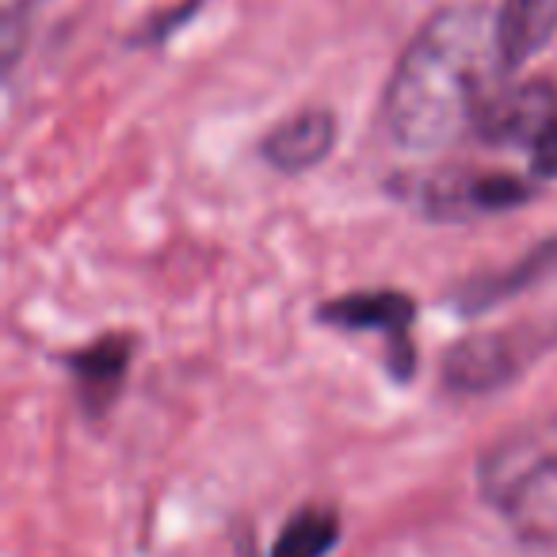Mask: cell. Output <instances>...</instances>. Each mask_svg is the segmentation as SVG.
I'll use <instances>...</instances> for the list:
<instances>
[{
    "mask_svg": "<svg viewBox=\"0 0 557 557\" xmlns=\"http://www.w3.org/2000/svg\"><path fill=\"white\" fill-rule=\"evenodd\" d=\"M473 134L488 141V149L523 157L527 176L539 187L557 180V85L527 81L519 88H500Z\"/></svg>",
    "mask_w": 557,
    "mask_h": 557,
    "instance_id": "cell-3",
    "label": "cell"
},
{
    "mask_svg": "<svg viewBox=\"0 0 557 557\" xmlns=\"http://www.w3.org/2000/svg\"><path fill=\"white\" fill-rule=\"evenodd\" d=\"M318 318L344 333H379L386 336L389 371L394 379H409L417 351H412V321H417V302L401 290H356V295L329 298L318 310Z\"/></svg>",
    "mask_w": 557,
    "mask_h": 557,
    "instance_id": "cell-5",
    "label": "cell"
},
{
    "mask_svg": "<svg viewBox=\"0 0 557 557\" xmlns=\"http://www.w3.org/2000/svg\"><path fill=\"white\" fill-rule=\"evenodd\" d=\"M202 9V0H187V4H176L172 12H164V16H153L146 27H141V35L134 42H164L172 32H180V27L187 24V20L195 16V12Z\"/></svg>",
    "mask_w": 557,
    "mask_h": 557,
    "instance_id": "cell-12",
    "label": "cell"
},
{
    "mask_svg": "<svg viewBox=\"0 0 557 557\" xmlns=\"http://www.w3.org/2000/svg\"><path fill=\"white\" fill-rule=\"evenodd\" d=\"M504 70L516 73L557 35V0H504L496 9Z\"/></svg>",
    "mask_w": 557,
    "mask_h": 557,
    "instance_id": "cell-9",
    "label": "cell"
},
{
    "mask_svg": "<svg viewBox=\"0 0 557 557\" xmlns=\"http://www.w3.org/2000/svg\"><path fill=\"white\" fill-rule=\"evenodd\" d=\"M341 539V519L333 508H302L278 531L271 557H325Z\"/></svg>",
    "mask_w": 557,
    "mask_h": 557,
    "instance_id": "cell-11",
    "label": "cell"
},
{
    "mask_svg": "<svg viewBox=\"0 0 557 557\" xmlns=\"http://www.w3.org/2000/svg\"><path fill=\"white\" fill-rule=\"evenodd\" d=\"M333 146H336V115L325 108H306L298 115H290L287 123H278L263 138L260 153L271 169L298 176V172L318 169L333 153Z\"/></svg>",
    "mask_w": 557,
    "mask_h": 557,
    "instance_id": "cell-7",
    "label": "cell"
},
{
    "mask_svg": "<svg viewBox=\"0 0 557 557\" xmlns=\"http://www.w3.org/2000/svg\"><path fill=\"white\" fill-rule=\"evenodd\" d=\"M134 348H138L134 336L111 333L100 336L96 344H88V348L65 356V367H70L73 382H77V394L88 412H103L119 397L126 371H131Z\"/></svg>",
    "mask_w": 557,
    "mask_h": 557,
    "instance_id": "cell-8",
    "label": "cell"
},
{
    "mask_svg": "<svg viewBox=\"0 0 557 557\" xmlns=\"http://www.w3.org/2000/svg\"><path fill=\"white\" fill-rule=\"evenodd\" d=\"M554 271H557V237L539 245L534 252H527L523 260L511 263L508 271L470 278L466 287L455 290V306L462 313H481V310H488V306H500V302H508L511 295H519V290L542 283V278L554 275Z\"/></svg>",
    "mask_w": 557,
    "mask_h": 557,
    "instance_id": "cell-10",
    "label": "cell"
},
{
    "mask_svg": "<svg viewBox=\"0 0 557 557\" xmlns=\"http://www.w3.org/2000/svg\"><path fill=\"white\" fill-rule=\"evenodd\" d=\"M478 485L523 546L557 557V417L504 432L481 455Z\"/></svg>",
    "mask_w": 557,
    "mask_h": 557,
    "instance_id": "cell-2",
    "label": "cell"
},
{
    "mask_svg": "<svg viewBox=\"0 0 557 557\" xmlns=\"http://www.w3.org/2000/svg\"><path fill=\"white\" fill-rule=\"evenodd\" d=\"M508 77L496 12L485 4H447L424 20L389 77L382 119L409 153H440L478 131L488 100Z\"/></svg>",
    "mask_w": 557,
    "mask_h": 557,
    "instance_id": "cell-1",
    "label": "cell"
},
{
    "mask_svg": "<svg viewBox=\"0 0 557 557\" xmlns=\"http://www.w3.org/2000/svg\"><path fill=\"white\" fill-rule=\"evenodd\" d=\"M534 348H523V336L516 333H481L466 336L462 344L447 351L443 359V382L447 389L466 397L493 394V389L508 386L523 363L531 359Z\"/></svg>",
    "mask_w": 557,
    "mask_h": 557,
    "instance_id": "cell-6",
    "label": "cell"
},
{
    "mask_svg": "<svg viewBox=\"0 0 557 557\" xmlns=\"http://www.w3.org/2000/svg\"><path fill=\"white\" fill-rule=\"evenodd\" d=\"M534 195L539 184L527 172H488L473 164H443L412 184V202L428 218L443 222H470V218L519 210Z\"/></svg>",
    "mask_w": 557,
    "mask_h": 557,
    "instance_id": "cell-4",
    "label": "cell"
}]
</instances>
